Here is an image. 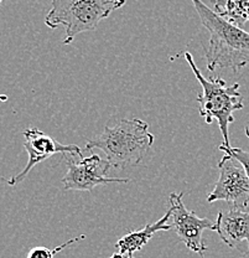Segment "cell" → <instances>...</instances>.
<instances>
[{
    "mask_svg": "<svg viewBox=\"0 0 249 258\" xmlns=\"http://www.w3.org/2000/svg\"><path fill=\"white\" fill-rule=\"evenodd\" d=\"M203 28L210 32L206 61L208 71L237 72L249 63V32L217 15L202 0H192Z\"/></svg>",
    "mask_w": 249,
    "mask_h": 258,
    "instance_id": "cell-1",
    "label": "cell"
},
{
    "mask_svg": "<svg viewBox=\"0 0 249 258\" xmlns=\"http://www.w3.org/2000/svg\"><path fill=\"white\" fill-rule=\"evenodd\" d=\"M152 143L154 136L149 132L148 123L133 118L106 125L100 137L86 144L85 150L101 149L112 168L125 169L139 165Z\"/></svg>",
    "mask_w": 249,
    "mask_h": 258,
    "instance_id": "cell-2",
    "label": "cell"
},
{
    "mask_svg": "<svg viewBox=\"0 0 249 258\" xmlns=\"http://www.w3.org/2000/svg\"><path fill=\"white\" fill-rule=\"evenodd\" d=\"M184 56L202 87V93L197 95L201 117L205 119L207 124H212L213 120H217L222 137H223L222 144L229 147L231 143H229L228 128L229 124L234 122L233 112L239 111L244 107L243 97L239 92V85L234 83V85L227 86L226 81L219 77L206 79L197 64L195 63L194 56L189 51H186Z\"/></svg>",
    "mask_w": 249,
    "mask_h": 258,
    "instance_id": "cell-3",
    "label": "cell"
},
{
    "mask_svg": "<svg viewBox=\"0 0 249 258\" xmlns=\"http://www.w3.org/2000/svg\"><path fill=\"white\" fill-rule=\"evenodd\" d=\"M125 4V0H52L45 16L50 29L65 26L63 44L69 45L78 34L93 31L102 20Z\"/></svg>",
    "mask_w": 249,
    "mask_h": 258,
    "instance_id": "cell-4",
    "label": "cell"
},
{
    "mask_svg": "<svg viewBox=\"0 0 249 258\" xmlns=\"http://www.w3.org/2000/svg\"><path fill=\"white\" fill-rule=\"evenodd\" d=\"M219 177L212 192L208 195L210 204L226 201L229 209L247 210L249 205V177L242 164L226 154L218 161Z\"/></svg>",
    "mask_w": 249,
    "mask_h": 258,
    "instance_id": "cell-5",
    "label": "cell"
},
{
    "mask_svg": "<svg viewBox=\"0 0 249 258\" xmlns=\"http://www.w3.org/2000/svg\"><path fill=\"white\" fill-rule=\"evenodd\" d=\"M184 192L170 194L169 204L173 211V228L175 230L179 240H180L187 248L196 252L201 258H205V252L207 251V246L202 240L203 231L217 230V224L207 217L197 216L194 211L185 206L183 201Z\"/></svg>",
    "mask_w": 249,
    "mask_h": 258,
    "instance_id": "cell-6",
    "label": "cell"
},
{
    "mask_svg": "<svg viewBox=\"0 0 249 258\" xmlns=\"http://www.w3.org/2000/svg\"><path fill=\"white\" fill-rule=\"evenodd\" d=\"M66 158L67 173L62 179L63 189L76 191H91L98 185L109 182H129L128 177H108L107 173L112 168L108 160L98 154L82 158L79 160Z\"/></svg>",
    "mask_w": 249,
    "mask_h": 258,
    "instance_id": "cell-7",
    "label": "cell"
},
{
    "mask_svg": "<svg viewBox=\"0 0 249 258\" xmlns=\"http://www.w3.org/2000/svg\"><path fill=\"white\" fill-rule=\"evenodd\" d=\"M23 136L24 139H25L24 141V148H25L26 153H28L29 159L28 164H26L21 173H19L18 175L10 177L8 180V184L12 185V186L23 181L28 176V174L33 170L34 166L49 159L52 155H66L67 153H69L72 155L82 157L83 152L79 149V147L74 144L66 145L58 143L55 138H52V137L46 134L45 132L40 131L39 128H28L26 131H24Z\"/></svg>",
    "mask_w": 249,
    "mask_h": 258,
    "instance_id": "cell-8",
    "label": "cell"
},
{
    "mask_svg": "<svg viewBox=\"0 0 249 258\" xmlns=\"http://www.w3.org/2000/svg\"><path fill=\"white\" fill-rule=\"evenodd\" d=\"M217 232L219 238L231 248L243 251V242H247L249 254V211L248 210L229 209L227 212H219L217 219Z\"/></svg>",
    "mask_w": 249,
    "mask_h": 258,
    "instance_id": "cell-9",
    "label": "cell"
},
{
    "mask_svg": "<svg viewBox=\"0 0 249 258\" xmlns=\"http://www.w3.org/2000/svg\"><path fill=\"white\" fill-rule=\"evenodd\" d=\"M171 216H173V211L169 209L164 216L154 224H148L141 230L132 231V232L120 237L116 243L117 252L122 254H128V256H134L135 252L140 251L151 240L155 233L160 232V231H169L173 228V224H168Z\"/></svg>",
    "mask_w": 249,
    "mask_h": 258,
    "instance_id": "cell-10",
    "label": "cell"
},
{
    "mask_svg": "<svg viewBox=\"0 0 249 258\" xmlns=\"http://www.w3.org/2000/svg\"><path fill=\"white\" fill-rule=\"evenodd\" d=\"M213 12L235 26L249 21V0H212Z\"/></svg>",
    "mask_w": 249,
    "mask_h": 258,
    "instance_id": "cell-11",
    "label": "cell"
},
{
    "mask_svg": "<svg viewBox=\"0 0 249 258\" xmlns=\"http://www.w3.org/2000/svg\"><path fill=\"white\" fill-rule=\"evenodd\" d=\"M83 238H86L85 235L78 236V237L71 238V240L66 241L65 243H62L61 246L55 247L53 249L47 248V247H34L33 249H30V251H29L26 258H53L56 253H58L60 251H62L63 248H66V247H68V246H72V244H74L76 242L83 240Z\"/></svg>",
    "mask_w": 249,
    "mask_h": 258,
    "instance_id": "cell-12",
    "label": "cell"
},
{
    "mask_svg": "<svg viewBox=\"0 0 249 258\" xmlns=\"http://www.w3.org/2000/svg\"><path fill=\"white\" fill-rule=\"evenodd\" d=\"M218 149L222 150V152H224L226 154L231 155V157L234 158L235 160L239 161V163L242 164L243 168H244L245 173H247V175L249 177V153L248 152L240 149V148H233L231 145L227 147V145L224 144L219 145Z\"/></svg>",
    "mask_w": 249,
    "mask_h": 258,
    "instance_id": "cell-13",
    "label": "cell"
},
{
    "mask_svg": "<svg viewBox=\"0 0 249 258\" xmlns=\"http://www.w3.org/2000/svg\"><path fill=\"white\" fill-rule=\"evenodd\" d=\"M109 258H135L134 256H128V254H122L119 253V252H116V253L112 254Z\"/></svg>",
    "mask_w": 249,
    "mask_h": 258,
    "instance_id": "cell-14",
    "label": "cell"
},
{
    "mask_svg": "<svg viewBox=\"0 0 249 258\" xmlns=\"http://www.w3.org/2000/svg\"><path fill=\"white\" fill-rule=\"evenodd\" d=\"M8 96L7 95H0V102H7Z\"/></svg>",
    "mask_w": 249,
    "mask_h": 258,
    "instance_id": "cell-15",
    "label": "cell"
},
{
    "mask_svg": "<svg viewBox=\"0 0 249 258\" xmlns=\"http://www.w3.org/2000/svg\"><path fill=\"white\" fill-rule=\"evenodd\" d=\"M245 136H247L248 139H249V124L247 125V127H245Z\"/></svg>",
    "mask_w": 249,
    "mask_h": 258,
    "instance_id": "cell-16",
    "label": "cell"
},
{
    "mask_svg": "<svg viewBox=\"0 0 249 258\" xmlns=\"http://www.w3.org/2000/svg\"><path fill=\"white\" fill-rule=\"evenodd\" d=\"M2 3H3V0H0V7H2Z\"/></svg>",
    "mask_w": 249,
    "mask_h": 258,
    "instance_id": "cell-17",
    "label": "cell"
}]
</instances>
